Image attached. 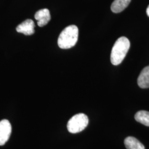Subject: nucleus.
<instances>
[{"mask_svg":"<svg viewBox=\"0 0 149 149\" xmlns=\"http://www.w3.org/2000/svg\"><path fill=\"white\" fill-rule=\"evenodd\" d=\"M146 13H147L148 16L149 17V5L148 7V8H147V10H146Z\"/></svg>","mask_w":149,"mask_h":149,"instance_id":"9b49d317","label":"nucleus"},{"mask_svg":"<svg viewBox=\"0 0 149 149\" xmlns=\"http://www.w3.org/2000/svg\"><path fill=\"white\" fill-rule=\"evenodd\" d=\"M12 127L10 122L7 119L0 122V145H3L8 140L11 136Z\"/></svg>","mask_w":149,"mask_h":149,"instance_id":"20e7f679","label":"nucleus"},{"mask_svg":"<svg viewBox=\"0 0 149 149\" xmlns=\"http://www.w3.org/2000/svg\"><path fill=\"white\" fill-rule=\"evenodd\" d=\"M135 119L138 122L149 127V112L145 111H140L135 115Z\"/></svg>","mask_w":149,"mask_h":149,"instance_id":"9d476101","label":"nucleus"},{"mask_svg":"<svg viewBox=\"0 0 149 149\" xmlns=\"http://www.w3.org/2000/svg\"><path fill=\"white\" fill-rule=\"evenodd\" d=\"M138 84L141 88L149 87V66L145 67L141 71L138 78Z\"/></svg>","mask_w":149,"mask_h":149,"instance_id":"0eeeda50","label":"nucleus"},{"mask_svg":"<svg viewBox=\"0 0 149 149\" xmlns=\"http://www.w3.org/2000/svg\"><path fill=\"white\" fill-rule=\"evenodd\" d=\"M35 19L37 21L38 26L40 27L46 26L51 19V16L48 9L44 8L36 12L34 16Z\"/></svg>","mask_w":149,"mask_h":149,"instance_id":"423d86ee","label":"nucleus"},{"mask_svg":"<svg viewBox=\"0 0 149 149\" xmlns=\"http://www.w3.org/2000/svg\"><path fill=\"white\" fill-rule=\"evenodd\" d=\"M130 43L127 38L122 37L115 42L111 54V61L114 65L122 63L130 48Z\"/></svg>","mask_w":149,"mask_h":149,"instance_id":"f257e3e1","label":"nucleus"},{"mask_svg":"<svg viewBox=\"0 0 149 149\" xmlns=\"http://www.w3.org/2000/svg\"><path fill=\"white\" fill-rule=\"evenodd\" d=\"M79 29L74 25L66 27L59 36L58 44L59 48L68 49L75 45L78 40Z\"/></svg>","mask_w":149,"mask_h":149,"instance_id":"f03ea898","label":"nucleus"},{"mask_svg":"<svg viewBox=\"0 0 149 149\" xmlns=\"http://www.w3.org/2000/svg\"><path fill=\"white\" fill-rule=\"evenodd\" d=\"M88 124V118L84 113H79L71 118L68 123L67 128L70 133H78L84 130Z\"/></svg>","mask_w":149,"mask_h":149,"instance_id":"7ed1b4c3","label":"nucleus"},{"mask_svg":"<svg viewBox=\"0 0 149 149\" xmlns=\"http://www.w3.org/2000/svg\"><path fill=\"white\" fill-rule=\"evenodd\" d=\"M35 27L34 22L32 19H28L19 24L16 28V31L26 36H31L35 33Z\"/></svg>","mask_w":149,"mask_h":149,"instance_id":"39448f33","label":"nucleus"},{"mask_svg":"<svg viewBox=\"0 0 149 149\" xmlns=\"http://www.w3.org/2000/svg\"><path fill=\"white\" fill-rule=\"evenodd\" d=\"M131 1L132 0H114L112 3L111 9L113 13H120L128 7Z\"/></svg>","mask_w":149,"mask_h":149,"instance_id":"6e6552de","label":"nucleus"},{"mask_svg":"<svg viewBox=\"0 0 149 149\" xmlns=\"http://www.w3.org/2000/svg\"><path fill=\"white\" fill-rule=\"evenodd\" d=\"M124 143L127 149H145L144 145L133 136L126 138Z\"/></svg>","mask_w":149,"mask_h":149,"instance_id":"1a4fd4ad","label":"nucleus"}]
</instances>
